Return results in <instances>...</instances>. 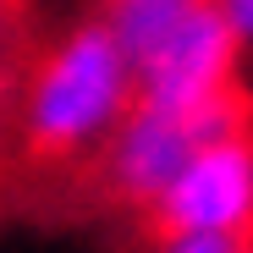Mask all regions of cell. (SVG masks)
Returning a JSON list of instances; mask_svg holds the SVG:
<instances>
[{
    "label": "cell",
    "mask_w": 253,
    "mask_h": 253,
    "mask_svg": "<svg viewBox=\"0 0 253 253\" xmlns=\"http://www.w3.org/2000/svg\"><path fill=\"white\" fill-rule=\"evenodd\" d=\"M237 55H242V39L231 33L220 6L198 0L132 66L138 72V99H149V105H204L215 94H231V88H242L237 83Z\"/></svg>",
    "instance_id": "cell-4"
},
{
    "label": "cell",
    "mask_w": 253,
    "mask_h": 253,
    "mask_svg": "<svg viewBox=\"0 0 253 253\" xmlns=\"http://www.w3.org/2000/svg\"><path fill=\"white\" fill-rule=\"evenodd\" d=\"M11 105L28 154L72 165L99 154L105 138L121 126V116L138 105V72L110 39V28L88 17L33 55V66L11 88Z\"/></svg>",
    "instance_id": "cell-1"
},
{
    "label": "cell",
    "mask_w": 253,
    "mask_h": 253,
    "mask_svg": "<svg viewBox=\"0 0 253 253\" xmlns=\"http://www.w3.org/2000/svg\"><path fill=\"white\" fill-rule=\"evenodd\" d=\"M154 237H253V126L204 143L149 204Z\"/></svg>",
    "instance_id": "cell-3"
},
{
    "label": "cell",
    "mask_w": 253,
    "mask_h": 253,
    "mask_svg": "<svg viewBox=\"0 0 253 253\" xmlns=\"http://www.w3.org/2000/svg\"><path fill=\"white\" fill-rule=\"evenodd\" d=\"M11 88H17V83H11V72H6V66H0V110H6V105H11Z\"/></svg>",
    "instance_id": "cell-9"
},
{
    "label": "cell",
    "mask_w": 253,
    "mask_h": 253,
    "mask_svg": "<svg viewBox=\"0 0 253 253\" xmlns=\"http://www.w3.org/2000/svg\"><path fill=\"white\" fill-rule=\"evenodd\" d=\"M220 17L231 22V33L242 39V44H253V0H215Z\"/></svg>",
    "instance_id": "cell-7"
},
{
    "label": "cell",
    "mask_w": 253,
    "mask_h": 253,
    "mask_svg": "<svg viewBox=\"0 0 253 253\" xmlns=\"http://www.w3.org/2000/svg\"><path fill=\"white\" fill-rule=\"evenodd\" d=\"M193 6H198V0H105L99 22L110 28V39L126 50V61L138 66V61H143Z\"/></svg>",
    "instance_id": "cell-5"
},
{
    "label": "cell",
    "mask_w": 253,
    "mask_h": 253,
    "mask_svg": "<svg viewBox=\"0 0 253 253\" xmlns=\"http://www.w3.org/2000/svg\"><path fill=\"white\" fill-rule=\"evenodd\" d=\"M154 253H253V237H198V231H182V237H160Z\"/></svg>",
    "instance_id": "cell-6"
},
{
    "label": "cell",
    "mask_w": 253,
    "mask_h": 253,
    "mask_svg": "<svg viewBox=\"0 0 253 253\" xmlns=\"http://www.w3.org/2000/svg\"><path fill=\"white\" fill-rule=\"evenodd\" d=\"M11 39H17V6L0 11V66H6V55H11Z\"/></svg>",
    "instance_id": "cell-8"
},
{
    "label": "cell",
    "mask_w": 253,
    "mask_h": 253,
    "mask_svg": "<svg viewBox=\"0 0 253 253\" xmlns=\"http://www.w3.org/2000/svg\"><path fill=\"white\" fill-rule=\"evenodd\" d=\"M6 6H17V0H0V11H6Z\"/></svg>",
    "instance_id": "cell-10"
},
{
    "label": "cell",
    "mask_w": 253,
    "mask_h": 253,
    "mask_svg": "<svg viewBox=\"0 0 253 253\" xmlns=\"http://www.w3.org/2000/svg\"><path fill=\"white\" fill-rule=\"evenodd\" d=\"M248 126H253V99L242 88L215 94L204 105H149V99H138L121 116V126L105 138L99 176H105L110 198H121V204L149 215V204L187 165V154H198L215 138L248 132Z\"/></svg>",
    "instance_id": "cell-2"
}]
</instances>
